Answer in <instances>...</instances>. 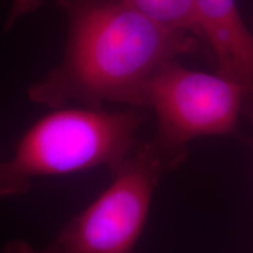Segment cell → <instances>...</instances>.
<instances>
[{
  "label": "cell",
  "mask_w": 253,
  "mask_h": 253,
  "mask_svg": "<svg viewBox=\"0 0 253 253\" xmlns=\"http://www.w3.org/2000/svg\"><path fill=\"white\" fill-rule=\"evenodd\" d=\"M183 162L153 140L138 142L112 183L39 253H136L155 189Z\"/></svg>",
  "instance_id": "obj_3"
},
{
  "label": "cell",
  "mask_w": 253,
  "mask_h": 253,
  "mask_svg": "<svg viewBox=\"0 0 253 253\" xmlns=\"http://www.w3.org/2000/svg\"><path fill=\"white\" fill-rule=\"evenodd\" d=\"M246 113H248L249 115L251 116V119L253 121V101H252V102H250V104L248 106V109H246Z\"/></svg>",
  "instance_id": "obj_9"
},
{
  "label": "cell",
  "mask_w": 253,
  "mask_h": 253,
  "mask_svg": "<svg viewBox=\"0 0 253 253\" xmlns=\"http://www.w3.org/2000/svg\"><path fill=\"white\" fill-rule=\"evenodd\" d=\"M250 99L243 84L219 73L192 71L171 61L151 78L143 108L156 114L154 141L164 151L184 161L190 141L235 134Z\"/></svg>",
  "instance_id": "obj_4"
},
{
  "label": "cell",
  "mask_w": 253,
  "mask_h": 253,
  "mask_svg": "<svg viewBox=\"0 0 253 253\" xmlns=\"http://www.w3.org/2000/svg\"><path fill=\"white\" fill-rule=\"evenodd\" d=\"M60 108L34 123L12 157L0 161V197L25 194L38 177L95 167H107L112 173L140 142L137 131L145 120L142 108Z\"/></svg>",
  "instance_id": "obj_2"
},
{
  "label": "cell",
  "mask_w": 253,
  "mask_h": 253,
  "mask_svg": "<svg viewBox=\"0 0 253 253\" xmlns=\"http://www.w3.org/2000/svg\"><path fill=\"white\" fill-rule=\"evenodd\" d=\"M2 253H39L37 249H34L30 243L23 239H15L8 242L4 246Z\"/></svg>",
  "instance_id": "obj_8"
},
{
  "label": "cell",
  "mask_w": 253,
  "mask_h": 253,
  "mask_svg": "<svg viewBox=\"0 0 253 253\" xmlns=\"http://www.w3.org/2000/svg\"><path fill=\"white\" fill-rule=\"evenodd\" d=\"M43 1H45V0H13L11 11H9L8 17L6 19L4 30H11L21 17L39 9L41 7V5L43 4Z\"/></svg>",
  "instance_id": "obj_7"
},
{
  "label": "cell",
  "mask_w": 253,
  "mask_h": 253,
  "mask_svg": "<svg viewBox=\"0 0 253 253\" xmlns=\"http://www.w3.org/2000/svg\"><path fill=\"white\" fill-rule=\"evenodd\" d=\"M155 23L168 30L185 32L203 45L194 0H126ZM204 46V45H203Z\"/></svg>",
  "instance_id": "obj_6"
},
{
  "label": "cell",
  "mask_w": 253,
  "mask_h": 253,
  "mask_svg": "<svg viewBox=\"0 0 253 253\" xmlns=\"http://www.w3.org/2000/svg\"><path fill=\"white\" fill-rule=\"evenodd\" d=\"M203 45L212 52L217 73L243 84L253 101V34L236 0H194ZM249 106V104H248Z\"/></svg>",
  "instance_id": "obj_5"
},
{
  "label": "cell",
  "mask_w": 253,
  "mask_h": 253,
  "mask_svg": "<svg viewBox=\"0 0 253 253\" xmlns=\"http://www.w3.org/2000/svg\"><path fill=\"white\" fill-rule=\"evenodd\" d=\"M68 21L61 62L28 88L32 102L60 108L106 102L143 108L148 84L161 67L202 46L168 30L126 0H56Z\"/></svg>",
  "instance_id": "obj_1"
}]
</instances>
